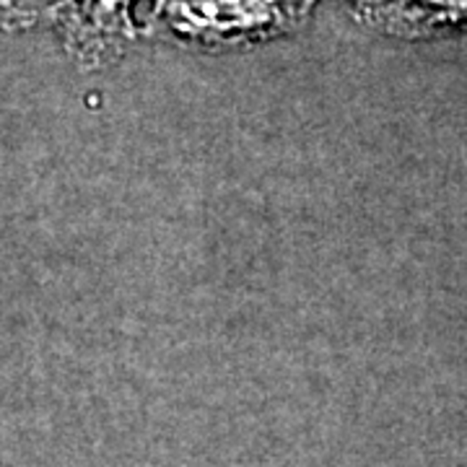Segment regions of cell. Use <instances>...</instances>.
I'll list each match as a JSON object with an SVG mask.
<instances>
[{"mask_svg": "<svg viewBox=\"0 0 467 467\" xmlns=\"http://www.w3.org/2000/svg\"><path fill=\"white\" fill-rule=\"evenodd\" d=\"M319 0H153L146 36L198 52L260 47L304 29Z\"/></svg>", "mask_w": 467, "mask_h": 467, "instance_id": "cell-1", "label": "cell"}, {"mask_svg": "<svg viewBox=\"0 0 467 467\" xmlns=\"http://www.w3.org/2000/svg\"><path fill=\"white\" fill-rule=\"evenodd\" d=\"M135 3L138 0H52L39 8H24L11 0H0V8L3 26H47L78 66L99 70L122 60L143 34V26L133 18Z\"/></svg>", "mask_w": 467, "mask_h": 467, "instance_id": "cell-2", "label": "cell"}, {"mask_svg": "<svg viewBox=\"0 0 467 467\" xmlns=\"http://www.w3.org/2000/svg\"><path fill=\"white\" fill-rule=\"evenodd\" d=\"M353 16L384 36L434 42L467 36V0H348Z\"/></svg>", "mask_w": 467, "mask_h": 467, "instance_id": "cell-3", "label": "cell"}]
</instances>
